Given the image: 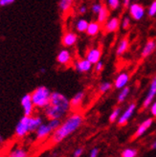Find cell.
<instances>
[{
  "label": "cell",
  "instance_id": "1",
  "mask_svg": "<svg viewBox=\"0 0 156 157\" xmlns=\"http://www.w3.org/2000/svg\"><path fill=\"white\" fill-rule=\"evenodd\" d=\"M84 121V117L80 111H73L61 121L59 127L55 130L51 137L49 138V142L51 145H58L62 141L71 136L72 134L79 129Z\"/></svg>",
  "mask_w": 156,
  "mask_h": 157
},
{
  "label": "cell",
  "instance_id": "2",
  "mask_svg": "<svg viewBox=\"0 0 156 157\" xmlns=\"http://www.w3.org/2000/svg\"><path fill=\"white\" fill-rule=\"evenodd\" d=\"M70 111H71L70 100L64 94L58 91L52 92L50 104L43 109L44 115L48 120L58 119L62 121L67 117Z\"/></svg>",
  "mask_w": 156,
  "mask_h": 157
},
{
  "label": "cell",
  "instance_id": "3",
  "mask_svg": "<svg viewBox=\"0 0 156 157\" xmlns=\"http://www.w3.org/2000/svg\"><path fill=\"white\" fill-rule=\"evenodd\" d=\"M51 95L52 92L48 87H46L44 85L37 86L31 93V97H32L35 107L37 109H44L47 107L50 104Z\"/></svg>",
  "mask_w": 156,
  "mask_h": 157
},
{
  "label": "cell",
  "instance_id": "4",
  "mask_svg": "<svg viewBox=\"0 0 156 157\" xmlns=\"http://www.w3.org/2000/svg\"><path fill=\"white\" fill-rule=\"evenodd\" d=\"M57 63L62 67H68L73 64L74 58L73 53L69 50V48H62L57 54Z\"/></svg>",
  "mask_w": 156,
  "mask_h": 157
},
{
  "label": "cell",
  "instance_id": "5",
  "mask_svg": "<svg viewBox=\"0 0 156 157\" xmlns=\"http://www.w3.org/2000/svg\"><path fill=\"white\" fill-rule=\"evenodd\" d=\"M137 109V104L135 101H131V103L126 107L124 111H122L118 121H117V124L119 127H124V125L127 124V123L130 121L132 116L134 115L135 111Z\"/></svg>",
  "mask_w": 156,
  "mask_h": 157
},
{
  "label": "cell",
  "instance_id": "6",
  "mask_svg": "<svg viewBox=\"0 0 156 157\" xmlns=\"http://www.w3.org/2000/svg\"><path fill=\"white\" fill-rule=\"evenodd\" d=\"M29 118H30V116L23 115V117L17 123V127H15V129H14V135L17 138L22 139V138L26 137L29 133H31L30 124H29Z\"/></svg>",
  "mask_w": 156,
  "mask_h": 157
},
{
  "label": "cell",
  "instance_id": "7",
  "mask_svg": "<svg viewBox=\"0 0 156 157\" xmlns=\"http://www.w3.org/2000/svg\"><path fill=\"white\" fill-rule=\"evenodd\" d=\"M155 97H156V75L151 78V81L150 82L146 95L142 103V109H144V110L149 109L150 105L152 104V101H154Z\"/></svg>",
  "mask_w": 156,
  "mask_h": 157
},
{
  "label": "cell",
  "instance_id": "8",
  "mask_svg": "<svg viewBox=\"0 0 156 157\" xmlns=\"http://www.w3.org/2000/svg\"><path fill=\"white\" fill-rule=\"evenodd\" d=\"M128 15L135 21L142 20L146 13V10L144 5L140 4L138 2H132L130 7L128 8Z\"/></svg>",
  "mask_w": 156,
  "mask_h": 157
},
{
  "label": "cell",
  "instance_id": "9",
  "mask_svg": "<svg viewBox=\"0 0 156 157\" xmlns=\"http://www.w3.org/2000/svg\"><path fill=\"white\" fill-rule=\"evenodd\" d=\"M72 66L76 72L80 73V74H86V73H89L92 71L93 66L94 65L85 58H81V59H74Z\"/></svg>",
  "mask_w": 156,
  "mask_h": 157
},
{
  "label": "cell",
  "instance_id": "10",
  "mask_svg": "<svg viewBox=\"0 0 156 157\" xmlns=\"http://www.w3.org/2000/svg\"><path fill=\"white\" fill-rule=\"evenodd\" d=\"M78 40H79V36L78 34L74 31H65V32L62 34L61 36V45L64 47V48H71L74 47Z\"/></svg>",
  "mask_w": 156,
  "mask_h": 157
},
{
  "label": "cell",
  "instance_id": "11",
  "mask_svg": "<svg viewBox=\"0 0 156 157\" xmlns=\"http://www.w3.org/2000/svg\"><path fill=\"white\" fill-rule=\"evenodd\" d=\"M102 55H103V50L101 48V46H93L86 51L84 58L94 65L100 60H102L101 59H102Z\"/></svg>",
  "mask_w": 156,
  "mask_h": 157
},
{
  "label": "cell",
  "instance_id": "12",
  "mask_svg": "<svg viewBox=\"0 0 156 157\" xmlns=\"http://www.w3.org/2000/svg\"><path fill=\"white\" fill-rule=\"evenodd\" d=\"M20 104L23 108V113L25 116H32L35 112V105L33 104L32 97H31V93L25 94L20 100Z\"/></svg>",
  "mask_w": 156,
  "mask_h": 157
},
{
  "label": "cell",
  "instance_id": "13",
  "mask_svg": "<svg viewBox=\"0 0 156 157\" xmlns=\"http://www.w3.org/2000/svg\"><path fill=\"white\" fill-rule=\"evenodd\" d=\"M152 124H153V118H146V120H144L138 125L136 131L134 132L133 136H132V139L136 140V139H139L142 136H144L145 133L152 127Z\"/></svg>",
  "mask_w": 156,
  "mask_h": 157
},
{
  "label": "cell",
  "instance_id": "14",
  "mask_svg": "<svg viewBox=\"0 0 156 157\" xmlns=\"http://www.w3.org/2000/svg\"><path fill=\"white\" fill-rule=\"evenodd\" d=\"M130 80V75L124 71V72H120L118 75H117L114 78V82H113V86L114 88L117 90H121L124 87L127 86L128 82Z\"/></svg>",
  "mask_w": 156,
  "mask_h": 157
},
{
  "label": "cell",
  "instance_id": "15",
  "mask_svg": "<svg viewBox=\"0 0 156 157\" xmlns=\"http://www.w3.org/2000/svg\"><path fill=\"white\" fill-rule=\"evenodd\" d=\"M54 129L50 127V124L47 123H43L40 128L36 130V138L38 141H43L51 137Z\"/></svg>",
  "mask_w": 156,
  "mask_h": 157
},
{
  "label": "cell",
  "instance_id": "16",
  "mask_svg": "<svg viewBox=\"0 0 156 157\" xmlns=\"http://www.w3.org/2000/svg\"><path fill=\"white\" fill-rule=\"evenodd\" d=\"M121 28V19L118 17H109V19L103 25V29L105 33L112 34L117 32Z\"/></svg>",
  "mask_w": 156,
  "mask_h": 157
},
{
  "label": "cell",
  "instance_id": "17",
  "mask_svg": "<svg viewBox=\"0 0 156 157\" xmlns=\"http://www.w3.org/2000/svg\"><path fill=\"white\" fill-rule=\"evenodd\" d=\"M85 99V92L83 90L77 92L75 95L70 99V105H71V110L79 111L83 101Z\"/></svg>",
  "mask_w": 156,
  "mask_h": 157
},
{
  "label": "cell",
  "instance_id": "18",
  "mask_svg": "<svg viewBox=\"0 0 156 157\" xmlns=\"http://www.w3.org/2000/svg\"><path fill=\"white\" fill-rule=\"evenodd\" d=\"M155 51H156V40L154 38H150L149 40H146V42L143 46V49L141 51V58L142 59L149 58Z\"/></svg>",
  "mask_w": 156,
  "mask_h": 157
},
{
  "label": "cell",
  "instance_id": "19",
  "mask_svg": "<svg viewBox=\"0 0 156 157\" xmlns=\"http://www.w3.org/2000/svg\"><path fill=\"white\" fill-rule=\"evenodd\" d=\"M75 3V0H59V9L62 17H66L67 15L70 14L73 6Z\"/></svg>",
  "mask_w": 156,
  "mask_h": 157
},
{
  "label": "cell",
  "instance_id": "20",
  "mask_svg": "<svg viewBox=\"0 0 156 157\" xmlns=\"http://www.w3.org/2000/svg\"><path fill=\"white\" fill-rule=\"evenodd\" d=\"M129 45H130V42H129V38L127 36H124L122 37L118 44H117V47H116V56L117 57H122L124 54H126L129 48Z\"/></svg>",
  "mask_w": 156,
  "mask_h": 157
},
{
  "label": "cell",
  "instance_id": "21",
  "mask_svg": "<svg viewBox=\"0 0 156 157\" xmlns=\"http://www.w3.org/2000/svg\"><path fill=\"white\" fill-rule=\"evenodd\" d=\"M102 28H103V24H101V23L98 22L97 20L90 21L88 28H87V31H86V33H85V34H86L88 36L95 37L101 33Z\"/></svg>",
  "mask_w": 156,
  "mask_h": 157
},
{
  "label": "cell",
  "instance_id": "22",
  "mask_svg": "<svg viewBox=\"0 0 156 157\" xmlns=\"http://www.w3.org/2000/svg\"><path fill=\"white\" fill-rule=\"evenodd\" d=\"M43 124V118L40 115H32L29 118V124H30V131L36 132V130Z\"/></svg>",
  "mask_w": 156,
  "mask_h": 157
},
{
  "label": "cell",
  "instance_id": "23",
  "mask_svg": "<svg viewBox=\"0 0 156 157\" xmlns=\"http://www.w3.org/2000/svg\"><path fill=\"white\" fill-rule=\"evenodd\" d=\"M110 17V10L108 9V7L106 5H104L102 8V10L100 11V13L97 14V21L100 22L101 24H105V23L109 19Z\"/></svg>",
  "mask_w": 156,
  "mask_h": 157
},
{
  "label": "cell",
  "instance_id": "24",
  "mask_svg": "<svg viewBox=\"0 0 156 157\" xmlns=\"http://www.w3.org/2000/svg\"><path fill=\"white\" fill-rule=\"evenodd\" d=\"M89 25V21L85 18H79L76 23H75V30L77 33H80V34H84L86 33L87 28Z\"/></svg>",
  "mask_w": 156,
  "mask_h": 157
},
{
  "label": "cell",
  "instance_id": "25",
  "mask_svg": "<svg viewBox=\"0 0 156 157\" xmlns=\"http://www.w3.org/2000/svg\"><path fill=\"white\" fill-rule=\"evenodd\" d=\"M129 94H130V87L127 85L126 87H124L123 89L120 90L118 96H117V103L120 105L124 103L126 100L127 99V97L129 96Z\"/></svg>",
  "mask_w": 156,
  "mask_h": 157
},
{
  "label": "cell",
  "instance_id": "26",
  "mask_svg": "<svg viewBox=\"0 0 156 157\" xmlns=\"http://www.w3.org/2000/svg\"><path fill=\"white\" fill-rule=\"evenodd\" d=\"M9 157H28V151L22 147H17L11 151Z\"/></svg>",
  "mask_w": 156,
  "mask_h": 157
},
{
  "label": "cell",
  "instance_id": "27",
  "mask_svg": "<svg viewBox=\"0 0 156 157\" xmlns=\"http://www.w3.org/2000/svg\"><path fill=\"white\" fill-rule=\"evenodd\" d=\"M113 87V83L111 82H108V81H105L102 82L99 86H98V91L101 94H106L107 92H109Z\"/></svg>",
  "mask_w": 156,
  "mask_h": 157
},
{
  "label": "cell",
  "instance_id": "28",
  "mask_svg": "<svg viewBox=\"0 0 156 157\" xmlns=\"http://www.w3.org/2000/svg\"><path fill=\"white\" fill-rule=\"evenodd\" d=\"M121 113H122V108H121V106H116V107H114L113 110L110 113V115H109V118H108L109 122H110V123L117 122V121H118V119H119Z\"/></svg>",
  "mask_w": 156,
  "mask_h": 157
},
{
  "label": "cell",
  "instance_id": "29",
  "mask_svg": "<svg viewBox=\"0 0 156 157\" xmlns=\"http://www.w3.org/2000/svg\"><path fill=\"white\" fill-rule=\"evenodd\" d=\"M138 150L135 147H127L122 151L121 157H137Z\"/></svg>",
  "mask_w": 156,
  "mask_h": 157
},
{
  "label": "cell",
  "instance_id": "30",
  "mask_svg": "<svg viewBox=\"0 0 156 157\" xmlns=\"http://www.w3.org/2000/svg\"><path fill=\"white\" fill-rule=\"evenodd\" d=\"M106 6L110 11H117L122 5V0H105Z\"/></svg>",
  "mask_w": 156,
  "mask_h": 157
},
{
  "label": "cell",
  "instance_id": "31",
  "mask_svg": "<svg viewBox=\"0 0 156 157\" xmlns=\"http://www.w3.org/2000/svg\"><path fill=\"white\" fill-rule=\"evenodd\" d=\"M131 27V17L129 15H124L121 19V28L124 31H127Z\"/></svg>",
  "mask_w": 156,
  "mask_h": 157
},
{
  "label": "cell",
  "instance_id": "32",
  "mask_svg": "<svg viewBox=\"0 0 156 157\" xmlns=\"http://www.w3.org/2000/svg\"><path fill=\"white\" fill-rule=\"evenodd\" d=\"M104 5H105V4H103L102 2H100V1H95L94 3H92V5H91V7H90V11H91V13H92L93 14L97 15V14L100 13V11L102 10V8L104 7Z\"/></svg>",
  "mask_w": 156,
  "mask_h": 157
},
{
  "label": "cell",
  "instance_id": "33",
  "mask_svg": "<svg viewBox=\"0 0 156 157\" xmlns=\"http://www.w3.org/2000/svg\"><path fill=\"white\" fill-rule=\"evenodd\" d=\"M147 15L150 17H156V0H152L151 3L150 4L149 8H147Z\"/></svg>",
  "mask_w": 156,
  "mask_h": 157
},
{
  "label": "cell",
  "instance_id": "34",
  "mask_svg": "<svg viewBox=\"0 0 156 157\" xmlns=\"http://www.w3.org/2000/svg\"><path fill=\"white\" fill-rule=\"evenodd\" d=\"M104 69H105V62L103 60H100L96 64H94V71L98 74L103 72Z\"/></svg>",
  "mask_w": 156,
  "mask_h": 157
},
{
  "label": "cell",
  "instance_id": "35",
  "mask_svg": "<svg viewBox=\"0 0 156 157\" xmlns=\"http://www.w3.org/2000/svg\"><path fill=\"white\" fill-rule=\"evenodd\" d=\"M87 12H88V8H87V5H85V4H82V5H80L79 8H78V13L80 15L86 14Z\"/></svg>",
  "mask_w": 156,
  "mask_h": 157
},
{
  "label": "cell",
  "instance_id": "36",
  "mask_svg": "<svg viewBox=\"0 0 156 157\" xmlns=\"http://www.w3.org/2000/svg\"><path fill=\"white\" fill-rule=\"evenodd\" d=\"M150 113L153 118H156V101H153L150 106Z\"/></svg>",
  "mask_w": 156,
  "mask_h": 157
},
{
  "label": "cell",
  "instance_id": "37",
  "mask_svg": "<svg viewBox=\"0 0 156 157\" xmlns=\"http://www.w3.org/2000/svg\"><path fill=\"white\" fill-rule=\"evenodd\" d=\"M83 147H77L73 152V157H81L83 154Z\"/></svg>",
  "mask_w": 156,
  "mask_h": 157
},
{
  "label": "cell",
  "instance_id": "38",
  "mask_svg": "<svg viewBox=\"0 0 156 157\" xmlns=\"http://www.w3.org/2000/svg\"><path fill=\"white\" fill-rule=\"evenodd\" d=\"M132 4V0H122V7L124 10H128V8Z\"/></svg>",
  "mask_w": 156,
  "mask_h": 157
},
{
  "label": "cell",
  "instance_id": "39",
  "mask_svg": "<svg viewBox=\"0 0 156 157\" xmlns=\"http://www.w3.org/2000/svg\"><path fill=\"white\" fill-rule=\"evenodd\" d=\"M15 0H0V7H7L14 3Z\"/></svg>",
  "mask_w": 156,
  "mask_h": 157
},
{
  "label": "cell",
  "instance_id": "40",
  "mask_svg": "<svg viewBox=\"0 0 156 157\" xmlns=\"http://www.w3.org/2000/svg\"><path fill=\"white\" fill-rule=\"evenodd\" d=\"M99 148L98 147H93L89 152V157H98L99 156Z\"/></svg>",
  "mask_w": 156,
  "mask_h": 157
},
{
  "label": "cell",
  "instance_id": "41",
  "mask_svg": "<svg viewBox=\"0 0 156 157\" xmlns=\"http://www.w3.org/2000/svg\"><path fill=\"white\" fill-rule=\"evenodd\" d=\"M150 148L151 150H156V139L153 141V142L151 143V145H150Z\"/></svg>",
  "mask_w": 156,
  "mask_h": 157
},
{
  "label": "cell",
  "instance_id": "42",
  "mask_svg": "<svg viewBox=\"0 0 156 157\" xmlns=\"http://www.w3.org/2000/svg\"><path fill=\"white\" fill-rule=\"evenodd\" d=\"M4 141H5V140H4V137H3L1 134H0V145L3 144V143H4Z\"/></svg>",
  "mask_w": 156,
  "mask_h": 157
},
{
  "label": "cell",
  "instance_id": "43",
  "mask_svg": "<svg viewBox=\"0 0 156 157\" xmlns=\"http://www.w3.org/2000/svg\"><path fill=\"white\" fill-rule=\"evenodd\" d=\"M46 72V70L44 69V68H42V69H40V73H42V74H44Z\"/></svg>",
  "mask_w": 156,
  "mask_h": 157
},
{
  "label": "cell",
  "instance_id": "44",
  "mask_svg": "<svg viewBox=\"0 0 156 157\" xmlns=\"http://www.w3.org/2000/svg\"><path fill=\"white\" fill-rule=\"evenodd\" d=\"M134 1H139V0H134Z\"/></svg>",
  "mask_w": 156,
  "mask_h": 157
}]
</instances>
